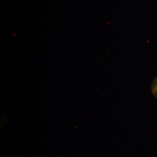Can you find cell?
<instances>
[{
  "label": "cell",
  "mask_w": 157,
  "mask_h": 157,
  "mask_svg": "<svg viewBox=\"0 0 157 157\" xmlns=\"http://www.w3.org/2000/svg\"><path fill=\"white\" fill-rule=\"evenodd\" d=\"M151 89L153 95L157 99V76L152 82Z\"/></svg>",
  "instance_id": "obj_1"
}]
</instances>
